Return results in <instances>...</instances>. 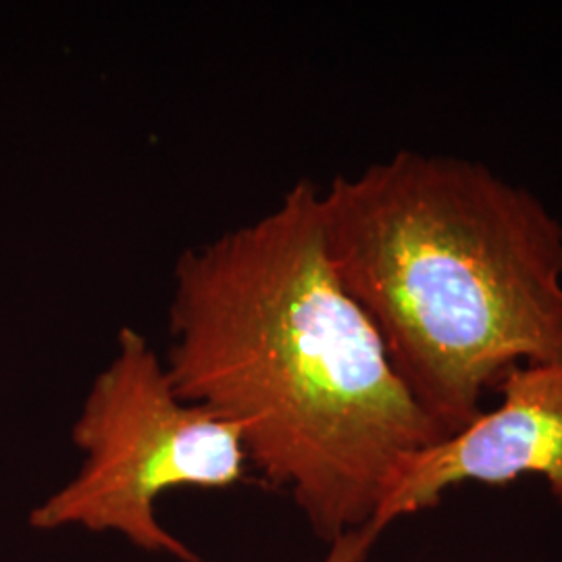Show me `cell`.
Wrapping results in <instances>:
<instances>
[{
    "instance_id": "obj_2",
    "label": "cell",
    "mask_w": 562,
    "mask_h": 562,
    "mask_svg": "<svg viewBox=\"0 0 562 562\" xmlns=\"http://www.w3.org/2000/svg\"><path fill=\"white\" fill-rule=\"evenodd\" d=\"M344 288L452 436L522 362L562 359V222L480 161L398 150L323 192Z\"/></svg>"
},
{
    "instance_id": "obj_3",
    "label": "cell",
    "mask_w": 562,
    "mask_h": 562,
    "mask_svg": "<svg viewBox=\"0 0 562 562\" xmlns=\"http://www.w3.org/2000/svg\"><path fill=\"white\" fill-rule=\"evenodd\" d=\"M74 443L80 473L38 506V529L80 525L117 531L153 554L201 562L155 515L171 487H229L244 477L246 450L232 423L183 401L165 361L134 327H121L113 359L92 383Z\"/></svg>"
},
{
    "instance_id": "obj_1",
    "label": "cell",
    "mask_w": 562,
    "mask_h": 562,
    "mask_svg": "<svg viewBox=\"0 0 562 562\" xmlns=\"http://www.w3.org/2000/svg\"><path fill=\"white\" fill-rule=\"evenodd\" d=\"M169 338L176 392L238 429L325 542L378 525L411 461L448 438L338 278L313 181L181 255Z\"/></svg>"
},
{
    "instance_id": "obj_5",
    "label": "cell",
    "mask_w": 562,
    "mask_h": 562,
    "mask_svg": "<svg viewBox=\"0 0 562 562\" xmlns=\"http://www.w3.org/2000/svg\"><path fill=\"white\" fill-rule=\"evenodd\" d=\"M382 531L375 525H367L359 531L346 533L338 542H334L331 554L327 562H361L367 554V550L371 548V543L375 542V538Z\"/></svg>"
},
{
    "instance_id": "obj_4",
    "label": "cell",
    "mask_w": 562,
    "mask_h": 562,
    "mask_svg": "<svg viewBox=\"0 0 562 562\" xmlns=\"http://www.w3.org/2000/svg\"><path fill=\"white\" fill-rule=\"evenodd\" d=\"M494 390L503 396L494 411L411 461L383 506L382 529L438 506L448 487L467 482L503 485L540 475L562 506V359L513 364Z\"/></svg>"
}]
</instances>
